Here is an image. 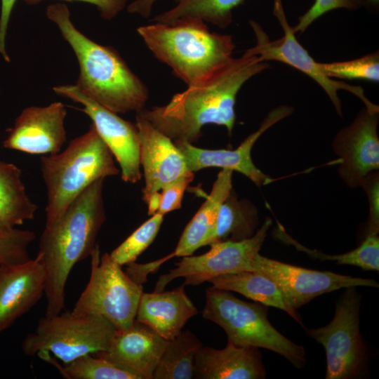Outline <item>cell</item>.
Segmentation results:
<instances>
[{"instance_id":"obj_34","label":"cell","mask_w":379,"mask_h":379,"mask_svg":"<svg viewBox=\"0 0 379 379\" xmlns=\"http://www.w3.org/2000/svg\"><path fill=\"white\" fill-rule=\"evenodd\" d=\"M194 173L182 176L165 185L159 197L157 213L165 215L181 207V202L188 185L193 180Z\"/></svg>"},{"instance_id":"obj_5","label":"cell","mask_w":379,"mask_h":379,"mask_svg":"<svg viewBox=\"0 0 379 379\" xmlns=\"http://www.w3.org/2000/svg\"><path fill=\"white\" fill-rule=\"evenodd\" d=\"M40 164L47 194L45 227L55 224L93 182L119 173L113 154L92 124L64 151L43 155Z\"/></svg>"},{"instance_id":"obj_17","label":"cell","mask_w":379,"mask_h":379,"mask_svg":"<svg viewBox=\"0 0 379 379\" xmlns=\"http://www.w3.org/2000/svg\"><path fill=\"white\" fill-rule=\"evenodd\" d=\"M67 110L61 102L24 109L3 142L5 148L32 154H53L66 141Z\"/></svg>"},{"instance_id":"obj_4","label":"cell","mask_w":379,"mask_h":379,"mask_svg":"<svg viewBox=\"0 0 379 379\" xmlns=\"http://www.w3.org/2000/svg\"><path fill=\"white\" fill-rule=\"evenodd\" d=\"M137 32L154 56L187 86L208 79L234 58L232 36L211 32L197 18L154 22L139 27Z\"/></svg>"},{"instance_id":"obj_31","label":"cell","mask_w":379,"mask_h":379,"mask_svg":"<svg viewBox=\"0 0 379 379\" xmlns=\"http://www.w3.org/2000/svg\"><path fill=\"white\" fill-rule=\"evenodd\" d=\"M322 71L330 78L379 81L378 51L352 60L320 62Z\"/></svg>"},{"instance_id":"obj_2","label":"cell","mask_w":379,"mask_h":379,"mask_svg":"<svg viewBox=\"0 0 379 379\" xmlns=\"http://www.w3.org/2000/svg\"><path fill=\"white\" fill-rule=\"evenodd\" d=\"M103 178L89 185L67 207L53 225L45 227L39 239L46 270L45 316L61 313L65 286L73 267L91 256L106 216L102 197Z\"/></svg>"},{"instance_id":"obj_19","label":"cell","mask_w":379,"mask_h":379,"mask_svg":"<svg viewBox=\"0 0 379 379\" xmlns=\"http://www.w3.org/2000/svg\"><path fill=\"white\" fill-rule=\"evenodd\" d=\"M168 340L135 320L132 326L117 330L107 349L94 355L102 357L138 379H152Z\"/></svg>"},{"instance_id":"obj_20","label":"cell","mask_w":379,"mask_h":379,"mask_svg":"<svg viewBox=\"0 0 379 379\" xmlns=\"http://www.w3.org/2000/svg\"><path fill=\"white\" fill-rule=\"evenodd\" d=\"M266 370L258 347L227 341L218 350L201 346L194 366V377L199 379H263Z\"/></svg>"},{"instance_id":"obj_12","label":"cell","mask_w":379,"mask_h":379,"mask_svg":"<svg viewBox=\"0 0 379 379\" xmlns=\"http://www.w3.org/2000/svg\"><path fill=\"white\" fill-rule=\"evenodd\" d=\"M251 270L272 279L280 290L286 305L293 311L320 295L336 290L379 286L373 279L306 269L266 258L259 253L252 260Z\"/></svg>"},{"instance_id":"obj_22","label":"cell","mask_w":379,"mask_h":379,"mask_svg":"<svg viewBox=\"0 0 379 379\" xmlns=\"http://www.w3.org/2000/svg\"><path fill=\"white\" fill-rule=\"evenodd\" d=\"M232 173L233 171L227 168L220 171L206 200L185 228L174 251L164 258V261L174 256L192 255L204 246L214 229L222 204L232 190Z\"/></svg>"},{"instance_id":"obj_3","label":"cell","mask_w":379,"mask_h":379,"mask_svg":"<svg viewBox=\"0 0 379 379\" xmlns=\"http://www.w3.org/2000/svg\"><path fill=\"white\" fill-rule=\"evenodd\" d=\"M46 16L74 52L80 69L75 85L84 94L117 114L145 108L147 87L116 49L99 44L79 31L66 4L49 5Z\"/></svg>"},{"instance_id":"obj_29","label":"cell","mask_w":379,"mask_h":379,"mask_svg":"<svg viewBox=\"0 0 379 379\" xmlns=\"http://www.w3.org/2000/svg\"><path fill=\"white\" fill-rule=\"evenodd\" d=\"M36 355L54 366L67 379H138L135 375L116 366L108 360L91 354L63 364H60L48 352L41 351Z\"/></svg>"},{"instance_id":"obj_30","label":"cell","mask_w":379,"mask_h":379,"mask_svg":"<svg viewBox=\"0 0 379 379\" xmlns=\"http://www.w3.org/2000/svg\"><path fill=\"white\" fill-rule=\"evenodd\" d=\"M164 220V215L155 213L137 228L109 255L120 265L134 262L156 238Z\"/></svg>"},{"instance_id":"obj_10","label":"cell","mask_w":379,"mask_h":379,"mask_svg":"<svg viewBox=\"0 0 379 379\" xmlns=\"http://www.w3.org/2000/svg\"><path fill=\"white\" fill-rule=\"evenodd\" d=\"M273 15L282 28L284 36L272 41L258 22L250 20L249 24L255 34L256 43L253 47L244 52L246 54L257 55L262 61L281 62L303 72L323 88L340 117L343 116V112L341 101L338 94L340 90L354 94L364 102L368 111L379 112L378 105L368 99L360 86L335 80L322 71L320 62H316L296 39L293 27L287 20L282 0H273Z\"/></svg>"},{"instance_id":"obj_7","label":"cell","mask_w":379,"mask_h":379,"mask_svg":"<svg viewBox=\"0 0 379 379\" xmlns=\"http://www.w3.org/2000/svg\"><path fill=\"white\" fill-rule=\"evenodd\" d=\"M100 253L97 244L90 256L88 282L71 313L102 317L117 330L128 328L135 320L142 284L123 271L109 253L100 258Z\"/></svg>"},{"instance_id":"obj_38","label":"cell","mask_w":379,"mask_h":379,"mask_svg":"<svg viewBox=\"0 0 379 379\" xmlns=\"http://www.w3.org/2000/svg\"><path fill=\"white\" fill-rule=\"evenodd\" d=\"M160 0H134L127 6V11L148 18L152 14L154 4Z\"/></svg>"},{"instance_id":"obj_33","label":"cell","mask_w":379,"mask_h":379,"mask_svg":"<svg viewBox=\"0 0 379 379\" xmlns=\"http://www.w3.org/2000/svg\"><path fill=\"white\" fill-rule=\"evenodd\" d=\"M363 6L361 0H314L311 7L298 18L293 27L294 33L302 34L316 20L335 9L355 11Z\"/></svg>"},{"instance_id":"obj_37","label":"cell","mask_w":379,"mask_h":379,"mask_svg":"<svg viewBox=\"0 0 379 379\" xmlns=\"http://www.w3.org/2000/svg\"><path fill=\"white\" fill-rule=\"evenodd\" d=\"M17 0H1L0 14V54L6 62L10 57L6 50V37L13 8Z\"/></svg>"},{"instance_id":"obj_26","label":"cell","mask_w":379,"mask_h":379,"mask_svg":"<svg viewBox=\"0 0 379 379\" xmlns=\"http://www.w3.org/2000/svg\"><path fill=\"white\" fill-rule=\"evenodd\" d=\"M175 6L155 15L151 22L171 24L184 18H197L220 29L232 22L233 11L246 0H172Z\"/></svg>"},{"instance_id":"obj_27","label":"cell","mask_w":379,"mask_h":379,"mask_svg":"<svg viewBox=\"0 0 379 379\" xmlns=\"http://www.w3.org/2000/svg\"><path fill=\"white\" fill-rule=\"evenodd\" d=\"M202 346L190 330L182 331L168 340L154 371L152 379H191L196 354Z\"/></svg>"},{"instance_id":"obj_16","label":"cell","mask_w":379,"mask_h":379,"mask_svg":"<svg viewBox=\"0 0 379 379\" xmlns=\"http://www.w3.org/2000/svg\"><path fill=\"white\" fill-rule=\"evenodd\" d=\"M293 112V108L288 105H279L274 108L262 121L258 129L250 134L235 149H208L195 147L187 142H173L182 154L191 172L195 173L209 167L227 168L242 173L257 186H261L270 182L272 179L253 164L252 148L267 130Z\"/></svg>"},{"instance_id":"obj_21","label":"cell","mask_w":379,"mask_h":379,"mask_svg":"<svg viewBox=\"0 0 379 379\" xmlns=\"http://www.w3.org/2000/svg\"><path fill=\"white\" fill-rule=\"evenodd\" d=\"M198 311L185 291V286L168 291L142 292L135 316L160 336L170 340L176 337Z\"/></svg>"},{"instance_id":"obj_28","label":"cell","mask_w":379,"mask_h":379,"mask_svg":"<svg viewBox=\"0 0 379 379\" xmlns=\"http://www.w3.org/2000/svg\"><path fill=\"white\" fill-rule=\"evenodd\" d=\"M273 237L282 243L294 246L298 251L306 253L312 259L335 261L338 265L357 266L364 270L379 271L378 234H368L356 248L338 255L324 253L302 245L286 233L279 223L272 232Z\"/></svg>"},{"instance_id":"obj_23","label":"cell","mask_w":379,"mask_h":379,"mask_svg":"<svg viewBox=\"0 0 379 379\" xmlns=\"http://www.w3.org/2000/svg\"><path fill=\"white\" fill-rule=\"evenodd\" d=\"M37 206L29 199L15 164L0 161V230H10L34 218Z\"/></svg>"},{"instance_id":"obj_35","label":"cell","mask_w":379,"mask_h":379,"mask_svg":"<svg viewBox=\"0 0 379 379\" xmlns=\"http://www.w3.org/2000/svg\"><path fill=\"white\" fill-rule=\"evenodd\" d=\"M361 186H363L365 189L369 200L370 215L368 222L367 234H378L379 182L378 173L367 175L363 180Z\"/></svg>"},{"instance_id":"obj_13","label":"cell","mask_w":379,"mask_h":379,"mask_svg":"<svg viewBox=\"0 0 379 379\" xmlns=\"http://www.w3.org/2000/svg\"><path fill=\"white\" fill-rule=\"evenodd\" d=\"M64 97L81 104L80 109L92 120V125L117 161L124 181L135 183L141 179L140 140L136 124L118 114L84 94L76 85L53 87Z\"/></svg>"},{"instance_id":"obj_24","label":"cell","mask_w":379,"mask_h":379,"mask_svg":"<svg viewBox=\"0 0 379 379\" xmlns=\"http://www.w3.org/2000/svg\"><path fill=\"white\" fill-rule=\"evenodd\" d=\"M208 282L215 288L237 292L267 307L284 310L305 327L298 312L291 310L285 303L276 284L261 273L255 271L229 273L213 278Z\"/></svg>"},{"instance_id":"obj_9","label":"cell","mask_w":379,"mask_h":379,"mask_svg":"<svg viewBox=\"0 0 379 379\" xmlns=\"http://www.w3.org/2000/svg\"><path fill=\"white\" fill-rule=\"evenodd\" d=\"M116 331L102 317L60 313L41 318L34 332L25 338L21 347L25 355L46 351L65 364L106 350Z\"/></svg>"},{"instance_id":"obj_11","label":"cell","mask_w":379,"mask_h":379,"mask_svg":"<svg viewBox=\"0 0 379 379\" xmlns=\"http://www.w3.org/2000/svg\"><path fill=\"white\" fill-rule=\"evenodd\" d=\"M272 224V219L267 218L251 238L214 243L202 255L182 257L175 268L159 277L154 291H164L168 283L178 277L185 279L184 286H198L220 275L252 271V260L259 253Z\"/></svg>"},{"instance_id":"obj_18","label":"cell","mask_w":379,"mask_h":379,"mask_svg":"<svg viewBox=\"0 0 379 379\" xmlns=\"http://www.w3.org/2000/svg\"><path fill=\"white\" fill-rule=\"evenodd\" d=\"M42 254L17 264L0 265V333L30 310L45 292Z\"/></svg>"},{"instance_id":"obj_15","label":"cell","mask_w":379,"mask_h":379,"mask_svg":"<svg viewBox=\"0 0 379 379\" xmlns=\"http://www.w3.org/2000/svg\"><path fill=\"white\" fill-rule=\"evenodd\" d=\"M378 124V113L364 107L333 140V148L341 159L339 174L351 187L360 186L367 175L379 168Z\"/></svg>"},{"instance_id":"obj_32","label":"cell","mask_w":379,"mask_h":379,"mask_svg":"<svg viewBox=\"0 0 379 379\" xmlns=\"http://www.w3.org/2000/svg\"><path fill=\"white\" fill-rule=\"evenodd\" d=\"M35 237L28 230H0V265L21 263L30 259L29 246Z\"/></svg>"},{"instance_id":"obj_14","label":"cell","mask_w":379,"mask_h":379,"mask_svg":"<svg viewBox=\"0 0 379 379\" xmlns=\"http://www.w3.org/2000/svg\"><path fill=\"white\" fill-rule=\"evenodd\" d=\"M135 120L145 177L143 199L148 206V214L152 215L159 206V190L178 178L194 173L188 169L182 154L171 139L138 113Z\"/></svg>"},{"instance_id":"obj_8","label":"cell","mask_w":379,"mask_h":379,"mask_svg":"<svg viewBox=\"0 0 379 379\" xmlns=\"http://www.w3.org/2000/svg\"><path fill=\"white\" fill-rule=\"evenodd\" d=\"M361 295L357 287L346 288L335 303L331 322L304 329L326 352V379H356L368 375V352L360 332Z\"/></svg>"},{"instance_id":"obj_36","label":"cell","mask_w":379,"mask_h":379,"mask_svg":"<svg viewBox=\"0 0 379 379\" xmlns=\"http://www.w3.org/2000/svg\"><path fill=\"white\" fill-rule=\"evenodd\" d=\"M43 0H23L27 4L33 5ZM68 1H81L94 5L101 17L107 20L114 18L126 6L127 0H64Z\"/></svg>"},{"instance_id":"obj_25","label":"cell","mask_w":379,"mask_h":379,"mask_svg":"<svg viewBox=\"0 0 379 379\" xmlns=\"http://www.w3.org/2000/svg\"><path fill=\"white\" fill-rule=\"evenodd\" d=\"M258 225L255 206L248 200H239L232 190L222 204L214 229L204 246L220 241L247 239L255 234Z\"/></svg>"},{"instance_id":"obj_39","label":"cell","mask_w":379,"mask_h":379,"mask_svg":"<svg viewBox=\"0 0 379 379\" xmlns=\"http://www.w3.org/2000/svg\"><path fill=\"white\" fill-rule=\"evenodd\" d=\"M363 6H366L371 8L376 9L379 6V0H361Z\"/></svg>"},{"instance_id":"obj_6","label":"cell","mask_w":379,"mask_h":379,"mask_svg":"<svg viewBox=\"0 0 379 379\" xmlns=\"http://www.w3.org/2000/svg\"><path fill=\"white\" fill-rule=\"evenodd\" d=\"M268 307L248 302L231 291L211 286L206 291L202 317L220 326L228 340L238 345L253 346L273 351L302 368L306 361L304 347L279 333L267 318Z\"/></svg>"},{"instance_id":"obj_1","label":"cell","mask_w":379,"mask_h":379,"mask_svg":"<svg viewBox=\"0 0 379 379\" xmlns=\"http://www.w3.org/2000/svg\"><path fill=\"white\" fill-rule=\"evenodd\" d=\"M269 67L258 56L244 53L208 79L175 94L166 105L136 113L173 141L197 142L209 124L225 126L231 135L239 90Z\"/></svg>"}]
</instances>
